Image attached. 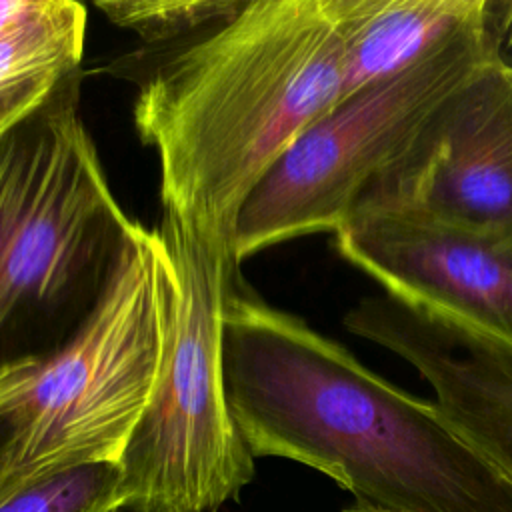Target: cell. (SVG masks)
<instances>
[{
  "mask_svg": "<svg viewBox=\"0 0 512 512\" xmlns=\"http://www.w3.org/2000/svg\"><path fill=\"white\" fill-rule=\"evenodd\" d=\"M222 372L252 456L310 466L388 512H512V478L438 410L238 280L224 304Z\"/></svg>",
  "mask_w": 512,
  "mask_h": 512,
  "instance_id": "6da1fadb",
  "label": "cell"
},
{
  "mask_svg": "<svg viewBox=\"0 0 512 512\" xmlns=\"http://www.w3.org/2000/svg\"><path fill=\"white\" fill-rule=\"evenodd\" d=\"M342 66L340 0H248L166 48L132 110L158 156L162 210L234 248L250 192L340 100Z\"/></svg>",
  "mask_w": 512,
  "mask_h": 512,
  "instance_id": "7a4b0ae2",
  "label": "cell"
},
{
  "mask_svg": "<svg viewBox=\"0 0 512 512\" xmlns=\"http://www.w3.org/2000/svg\"><path fill=\"white\" fill-rule=\"evenodd\" d=\"M80 68L0 134V368L86 322L130 236L80 114Z\"/></svg>",
  "mask_w": 512,
  "mask_h": 512,
  "instance_id": "3957f363",
  "label": "cell"
},
{
  "mask_svg": "<svg viewBox=\"0 0 512 512\" xmlns=\"http://www.w3.org/2000/svg\"><path fill=\"white\" fill-rule=\"evenodd\" d=\"M174 296L162 238L136 220L74 336L0 368V506L58 474L120 462L162 374Z\"/></svg>",
  "mask_w": 512,
  "mask_h": 512,
  "instance_id": "277c9868",
  "label": "cell"
},
{
  "mask_svg": "<svg viewBox=\"0 0 512 512\" xmlns=\"http://www.w3.org/2000/svg\"><path fill=\"white\" fill-rule=\"evenodd\" d=\"M174 316L158 384L118 462L122 510L214 512L254 476L224 390L222 316L240 280L234 248L162 210Z\"/></svg>",
  "mask_w": 512,
  "mask_h": 512,
  "instance_id": "5b68a950",
  "label": "cell"
},
{
  "mask_svg": "<svg viewBox=\"0 0 512 512\" xmlns=\"http://www.w3.org/2000/svg\"><path fill=\"white\" fill-rule=\"evenodd\" d=\"M512 2L416 66L340 98L274 162L240 208L234 256L318 232H336L368 182L396 156L428 112L476 68L502 56Z\"/></svg>",
  "mask_w": 512,
  "mask_h": 512,
  "instance_id": "8992f818",
  "label": "cell"
},
{
  "mask_svg": "<svg viewBox=\"0 0 512 512\" xmlns=\"http://www.w3.org/2000/svg\"><path fill=\"white\" fill-rule=\"evenodd\" d=\"M358 212L512 232V62L492 58L450 90L368 182Z\"/></svg>",
  "mask_w": 512,
  "mask_h": 512,
  "instance_id": "52a82bcc",
  "label": "cell"
},
{
  "mask_svg": "<svg viewBox=\"0 0 512 512\" xmlns=\"http://www.w3.org/2000/svg\"><path fill=\"white\" fill-rule=\"evenodd\" d=\"M334 248L384 294L512 350V232L358 212L334 232Z\"/></svg>",
  "mask_w": 512,
  "mask_h": 512,
  "instance_id": "ba28073f",
  "label": "cell"
},
{
  "mask_svg": "<svg viewBox=\"0 0 512 512\" xmlns=\"http://www.w3.org/2000/svg\"><path fill=\"white\" fill-rule=\"evenodd\" d=\"M352 334L406 360L444 418L512 478V350L382 294L344 316Z\"/></svg>",
  "mask_w": 512,
  "mask_h": 512,
  "instance_id": "9c48e42d",
  "label": "cell"
},
{
  "mask_svg": "<svg viewBox=\"0 0 512 512\" xmlns=\"http://www.w3.org/2000/svg\"><path fill=\"white\" fill-rule=\"evenodd\" d=\"M496 0H340L342 94L392 78L502 14Z\"/></svg>",
  "mask_w": 512,
  "mask_h": 512,
  "instance_id": "30bf717a",
  "label": "cell"
},
{
  "mask_svg": "<svg viewBox=\"0 0 512 512\" xmlns=\"http://www.w3.org/2000/svg\"><path fill=\"white\" fill-rule=\"evenodd\" d=\"M86 24L80 2L40 0L30 16L0 30V94L36 78L78 70Z\"/></svg>",
  "mask_w": 512,
  "mask_h": 512,
  "instance_id": "8fae6325",
  "label": "cell"
},
{
  "mask_svg": "<svg viewBox=\"0 0 512 512\" xmlns=\"http://www.w3.org/2000/svg\"><path fill=\"white\" fill-rule=\"evenodd\" d=\"M248 0H104L94 6L148 44H182L234 18Z\"/></svg>",
  "mask_w": 512,
  "mask_h": 512,
  "instance_id": "7c38bea8",
  "label": "cell"
},
{
  "mask_svg": "<svg viewBox=\"0 0 512 512\" xmlns=\"http://www.w3.org/2000/svg\"><path fill=\"white\" fill-rule=\"evenodd\" d=\"M122 504L118 464H90L20 492L0 512H120Z\"/></svg>",
  "mask_w": 512,
  "mask_h": 512,
  "instance_id": "4fadbf2b",
  "label": "cell"
},
{
  "mask_svg": "<svg viewBox=\"0 0 512 512\" xmlns=\"http://www.w3.org/2000/svg\"><path fill=\"white\" fill-rule=\"evenodd\" d=\"M64 76L36 78L2 92L0 94V134H4L10 126L26 118L40 104H44V100L52 94V90Z\"/></svg>",
  "mask_w": 512,
  "mask_h": 512,
  "instance_id": "5bb4252c",
  "label": "cell"
},
{
  "mask_svg": "<svg viewBox=\"0 0 512 512\" xmlns=\"http://www.w3.org/2000/svg\"><path fill=\"white\" fill-rule=\"evenodd\" d=\"M40 6V0H0V30L24 20Z\"/></svg>",
  "mask_w": 512,
  "mask_h": 512,
  "instance_id": "9a60e30c",
  "label": "cell"
},
{
  "mask_svg": "<svg viewBox=\"0 0 512 512\" xmlns=\"http://www.w3.org/2000/svg\"><path fill=\"white\" fill-rule=\"evenodd\" d=\"M342 512H388V510H380V508H372V506L354 504V506H350V508H344Z\"/></svg>",
  "mask_w": 512,
  "mask_h": 512,
  "instance_id": "2e32d148",
  "label": "cell"
},
{
  "mask_svg": "<svg viewBox=\"0 0 512 512\" xmlns=\"http://www.w3.org/2000/svg\"><path fill=\"white\" fill-rule=\"evenodd\" d=\"M508 36H510V44H512V22H510V28H508Z\"/></svg>",
  "mask_w": 512,
  "mask_h": 512,
  "instance_id": "e0dca14e",
  "label": "cell"
},
{
  "mask_svg": "<svg viewBox=\"0 0 512 512\" xmlns=\"http://www.w3.org/2000/svg\"><path fill=\"white\" fill-rule=\"evenodd\" d=\"M0 442H2V426H0Z\"/></svg>",
  "mask_w": 512,
  "mask_h": 512,
  "instance_id": "ac0fdd59",
  "label": "cell"
}]
</instances>
